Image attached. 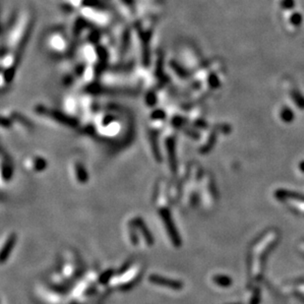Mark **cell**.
Listing matches in <instances>:
<instances>
[{
    "mask_svg": "<svg viewBox=\"0 0 304 304\" xmlns=\"http://www.w3.org/2000/svg\"><path fill=\"white\" fill-rule=\"evenodd\" d=\"M149 282L155 287L170 289L171 291H181L183 288V285L180 281H176L160 275H151L149 277Z\"/></svg>",
    "mask_w": 304,
    "mask_h": 304,
    "instance_id": "cell-6",
    "label": "cell"
},
{
    "mask_svg": "<svg viewBox=\"0 0 304 304\" xmlns=\"http://www.w3.org/2000/svg\"><path fill=\"white\" fill-rule=\"evenodd\" d=\"M81 262L77 254L73 251L64 252L58 272H54L51 277V283L55 288L67 286L81 272Z\"/></svg>",
    "mask_w": 304,
    "mask_h": 304,
    "instance_id": "cell-3",
    "label": "cell"
},
{
    "mask_svg": "<svg viewBox=\"0 0 304 304\" xmlns=\"http://www.w3.org/2000/svg\"><path fill=\"white\" fill-rule=\"evenodd\" d=\"M38 298L45 304H62L64 297L58 292L48 287L39 286L36 290Z\"/></svg>",
    "mask_w": 304,
    "mask_h": 304,
    "instance_id": "cell-5",
    "label": "cell"
},
{
    "mask_svg": "<svg viewBox=\"0 0 304 304\" xmlns=\"http://www.w3.org/2000/svg\"><path fill=\"white\" fill-rule=\"evenodd\" d=\"M127 241L134 247L149 248L153 244L152 233L141 218L135 217L125 227Z\"/></svg>",
    "mask_w": 304,
    "mask_h": 304,
    "instance_id": "cell-4",
    "label": "cell"
},
{
    "mask_svg": "<svg viewBox=\"0 0 304 304\" xmlns=\"http://www.w3.org/2000/svg\"><path fill=\"white\" fill-rule=\"evenodd\" d=\"M72 177L79 184H85L88 182V171L82 162L77 161L72 164Z\"/></svg>",
    "mask_w": 304,
    "mask_h": 304,
    "instance_id": "cell-8",
    "label": "cell"
},
{
    "mask_svg": "<svg viewBox=\"0 0 304 304\" xmlns=\"http://www.w3.org/2000/svg\"><path fill=\"white\" fill-rule=\"evenodd\" d=\"M24 165H25V167L28 170L39 172L41 170H44L47 167V162H46V160L43 157L37 156V157H30V158H28L25 161Z\"/></svg>",
    "mask_w": 304,
    "mask_h": 304,
    "instance_id": "cell-9",
    "label": "cell"
},
{
    "mask_svg": "<svg viewBox=\"0 0 304 304\" xmlns=\"http://www.w3.org/2000/svg\"><path fill=\"white\" fill-rule=\"evenodd\" d=\"M17 241V235L15 233H8L6 237L3 239L2 247H1V262L2 264L9 258L10 254L12 252L15 243Z\"/></svg>",
    "mask_w": 304,
    "mask_h": 304,
    "instance_id": "cell-7",
    "label": "cell"
},
{
    "mask_svg": "<svg viewBox=\"0 0 304 304\" xmlns=\"http://www.w3.org/2000/svg\"><path fill=\"white\" fill-rule=\"evenodd\" d=\"M172 201L168 194V187L165 185L162 181L158 183V186L156 188L155 193V206H156V212L158 213L162 224L164 226V228L166 229L167 235L169 239L172 241V244L175 246L180 245V239L179 235L175 229V226L172 223L171 214H170V204Z\"/></svg>",
    "mask_w": 304,
    "mask_h": 304,
    "instance_id": "cell-1",
    "label": "cell"
},
{
    "mask_svg": "<svg viewBox=\"0 0 304 304\" xmlns=\"http://www.w3.org/2000/svg\"><path fill=\"white\" fill-rule=\"evenodd\" d=\"M13 174V165L11 161L5 162L4 159H2V178H8L10 179Z\"/></svg>",
    "mask_w": 304,
    "mask_h": 304,
    "instance_id": "cell-10",
    "label": "cell"
},
{
    "mask_svg": "<svg viewBox=\"0 0 304 304\" xmlns=\"http://www.w3.org/2000/svg\"><path fill=\"white\" fill-rule=\"evenodd\" d=\"M144 269V264L141 261L127 264L119 273H113L108 285L111 289L117 291H128L140 281Z\"/></svg>",
    "mask_w": 304,
    "mask_h": 304,
    "instance_id": "cell-2",
    "label": "cell"
}]
</instances>
